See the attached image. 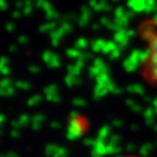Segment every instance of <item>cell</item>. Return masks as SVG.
Here are the masks:
<instances>
[{
	"instance_id": "1",
	"label": "cell",
	"mask_w": 157,
	"mask_h": 157,
	"mask_svg": "<svg viewBox=\"0 0 157 157\" xmlns=\"http://www.w3.org/2000/svg\"><path fill=\"white\" fill-rule=\"evenodd\" d=\"M143 36L147 42V54L142 64L141 73L145 81L157 88V26L147 23Z\"/></svg>"
},
{
	"instance_id": "2",
	"label": "cell",
	"mask_w": 157,
	"mask_h": 157,
	"mask_svg": "<svg viewBox=\"0 0 157 157\" xmlns=\"http://www.w3.org/2000/svg\"><path fill=\"white\" fill-rule=\"evenodd\" d=\"M128 157H143V156H128Z\"/></svg>"
}]
</instances>
